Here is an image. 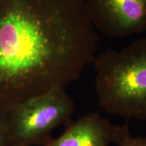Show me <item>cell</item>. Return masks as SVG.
<instances>
[{
	"mask_svg": "<svg viewBox=\"0 0 146 146\" xmlns=\"http://www.w3.org/2000/svg\"><path fill=\"white\" fill-rule=\"evenodd\" d=\"M84 0H0V111L65 89L95 59Z\"/></svg>",
	"mask_w": 146,
	"mask_h": 146,
	"instance_id": "obj_1",
	"label": "cell"
},
{
	"mask_svg": "<svg viewBox=\"0 0 146 146\" xmlns=\"http://www.w3.org/2000/svg\"><path fill=\"white\" fill-rule=\"evenodd\" d=\"M98 104L127 119L146 120V39L95 57Z\"/></svg>",
	"mask_w": 146,
	"mask_h": 146,
	"instance_id": "obj_2",
	"label": "cell"
},
{
	"mask_svg": "<svg viewBox=\"0 0 146 146\" xmlns=\"http://www.w3.org/2000/svg\"><path fill=\"white\" fill-rule=\"evenodd\" d=\"M74 111L72 100L60 88L12 106L3 112L12 145H44L54 129L70 123Z\"/></svg>",
	"mask_w": 146,
	"mask_h": 146,
	"instance_id": "obj_3",
	"label": "cell"
},
{
	"mask_svg": "<svg viewBox=\"0 0 146 146\" xmlns=\"http://www.w3.org/2000/svg\"><path fill=\"white\" fill-rule=\"evenodd\" d=\"M94 28L107 36L125 37L146 31V0H84Z\"/></svg>",
	"mask_w": 146,
	"mask_h": 146,
	"instance_id": "obj_4",
	"label": "cell"
},
{
	"mask_svg": "<svg viewBox=\"0 0 146 146\" xmlns=\"http://www.w3.org/2000/svg\"><path fill=\"white\" fill-rule=\"evenodd\" d=\"M122 127L90 112L70 122L59 137L43 146H109L115 143Z\"/></svg>",
	"mask_w": 146,
	"mask_h": 146,
	"instance_id": "obj_5",
	"label": "cell"
},
{
	"mask_svg": "<svg viewBox=\"0 0 146 146\" xmlns=\"http://www.w3.org/2000/svg\"><path fill=\"white\" fill-rule=\"evenodd\" d=\"M114 144L117 146H146V138L132 135L128 125H124Z\"/></svg>",
	"mask_w": 146,
	"mask_h": 146,
	"instance_id": "obj_6",
	"label": "cell"
},
{
	"mask_svg": "<svg viewBox=\"0 0 146 146\" xmlns=\"http://www.w3.org/2000/svg\"><path fill=\"white\" fill-rule=\"evenodd\" d=\"M0 146H12L7 129L3 112L0 111Z\"/></svg>",
	"mask_w": 146,
	"mask_h": 146,
	"instance_id": "obj_7",
	"label": "cell"
}]
</instances>
